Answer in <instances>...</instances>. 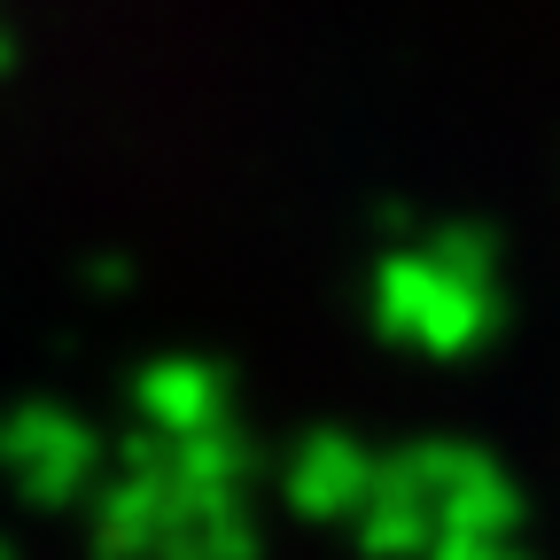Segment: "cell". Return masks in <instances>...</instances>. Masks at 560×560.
<instances>
[{
	"mask_svg": "<svg viewBox=\"0 0 560 560\" xmlns=\"http://www.w3.org/2000/svg\"><path fill=\"white\" fill-rule=\"evenodd\" d=\"M374 312L397 342L412 350H436V359H459V350H475L490 335V280L444 265L436 249L429 257H389L382 280H374Z\"/></svg>",
	"mask_w": 560,
	"mask_h": 560,
	"instance_id": "obj_1",
	"label": "cell"
},
{
	"mask_svg": "<svg viewBox=\"0 0 560 560\" xmlns=\"http://www.w3.org/2000/svg\"><path fill=\"white\" fill-rule=\"evenodd\" d=\"M94 459H102L94 429L70 420V412H55V405H24V412L0 420V467L16 475V490L32 506L79 499V490L94 482Z\"/></svg>",
	"mask_w": 560,
	"mask_h": 560,
	"instance_id": "obj_2",
	"label": "cell"
},
{
	"mask_svg": "<svg viewBox=\"0 0 560 560\" xmlns=\"http://www.w3.org/2000/svg\"><path fill=\"white\" fill-rule=\"evenodd\" d=\"M374 475H382V459L359 452L350 436H312L289 467V499L304 514H350V506L374 499Z\"/></svg>",
	"mask_w": 560,
	"mask_h": 560,
	"instance_id": "obj_3",
	"label": "cell"
},
{
	"mask_svg": "<svg viewBox=\"0 0 560 560\" xmlns=\"http://www.w3.org/2000/svg\"><path fill=\"white\" fill-rule=\"evenodd\" d=\"M140 412L156 420L164 444L219 436L226 429V374H210V366H156V374H140Z\"/></svg>",
	"mask_w": 560,
	"mask_h": 560,
	"instance_id": "obj_4",
	"label": "cell"
}]
</instances>
